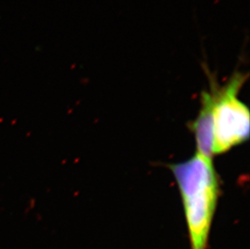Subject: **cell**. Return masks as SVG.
<instances>
[{"label":"cell","mask_w":250,"mask_h":249,"mask_svg":"<svg viewBox=\"0 0 250 249\" xmlns=\"http://www.w3.org/2000/svg\"><path fill=\"white\" fill-rule=\"evenodd\" d=\"M168 168L179 188L190 249H208L220 196L212 159L196 151L189 160L168 165Z\"/></svg>","instance_id":"6da1fadb"},{"label":"cell","mask_w":250,"mask_h":249,"mask_svg":"<svg viewBox=\"0 0 250 249\" xmlns=\"http://www.w3.org/2000/svg\"><path fill=\"white\" fill-rule=\"evenodd\" d=\"M208 74L210 89L205 92L210 104L212 154L221 155L250 139V109L238 97L248 75L236 71L220 85Z\"/></svg>","instance_id":"7a4b0ae2"},{"label":"cell","mask_w":250,"mask_h":249,"mask_svg":"<svg viewBox=\"0 0 250 249\" xmlns=\"http://www.w3.org/2000/svg\"><path fill=\"white\" fill-rule=\"evenodd\" d=\"M191 130L195 139L196 151L212 159L211 112L210 101L205 92L202 93L200 110L198 117L192 123Z\"/></svg>","instance_id":"3957f363"}]
</instances>
